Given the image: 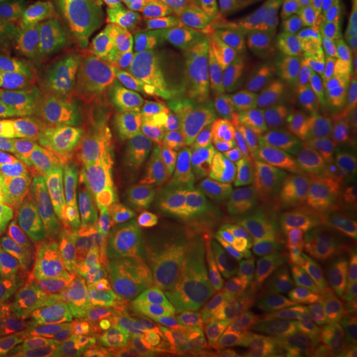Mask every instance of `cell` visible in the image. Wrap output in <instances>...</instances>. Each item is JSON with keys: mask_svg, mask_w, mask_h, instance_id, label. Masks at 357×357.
I'll return each instance as SVG.
<instances>
[{"mask_svg": "<svg viewBox=\"0 0 357 357\" xmlns=\"http://www.w3.org/2000/svg\"><path fill=\"white\" fill-rule=\"evenodd\" d=\"M318 103H342L326 28L302 8H227L151 52L115 159L128 171L183 159Z\"/></svg>", "mask_w": 357, "mask_h": 357, "instance_id": "cell-3", "label": "cell"}, {"mask_svg": "<svg viewBox=\"0 0 357 357\" xmlns=\"http://www.w3.org/2000/svg\"><path fill=\"white\" fill-rule=\"evenodd\" d=\"M123 175L107 151L84 163L0 155V321L60 333L96 218Z\"/></svg>", "mask_w": 357, "mask_h": 357, "instance_id": "cell-5", "label": "cell"}, {"mask_svg": "<svg viewBox=\"0 0 357 357\" xmlns=\"http://www.w3.org/2000/svg\"><path fill=\"white\" fill-rule=\"evenodd\" d=\"M28 4H36V0H0V13H13V8H28Z\"/></svg>", "mask_w": 357, "mask_h": 357, "instance_id": "cell-9", "label": "cell"}, {"mask_svg": "<svg viewBox=\"0 0 357 357\" xmlns=\"http://www.w3.org/2000/svg\"><path fill=\"white\" fill-rule=\"evenodd\" d=\"M100 151L103 147L52 128V123L20 112L13 100L0 96V155L28 159V163H84Z\"/></svg>", "mask_w": 357, "mask_h": 357, "instance_id": "cell-6", "label": "cell"}, {"mask_svg": "<svg viewBox=\"0 0 357 357\" xmlns=\"http://www.w3.org/2000/svg\"><path fill=\"white\" fill-rule=\"evenodd\" d=\"M0 357H131V354H115V349H103V345L72 342L64 333H44L0 321Z\"/></svg>", "mask_w": 357, "mask_h": 357, "instance_id": "cell-7", "label": "cell"}, {"mask_svg": "<svg viewBox=\"0 0 357 357\" xmlns=\"http://www.w3.org/2000/svg\"><path fill=\"white\" fill-rule=\"evenodd\" d=\"M84 286L167 357H243L234 321V139L123 167L91 230Z\"/></svg>", "mask_w": 357, "mask_h": 357, "instance_id": "cell-2", "label": "cell"}, {"mask_svg": "<svg viewBox=\"0 0 357 357\" xmlns=\"http://www.w3.org/2000/svg\"><path fill=\"white\" fill-rule=\"evenodd\" d=\"M354 357H357V354H354Z\"/></svg>", "mask_w": 357, "mask_h": 357, "instance_id": "cell-10", "label": "cell"}, {"mask_svg": "<svg viewBox=\"0 0 357 357\" xmlns=\"http://www.w3.org/2000/svg\"><path fill=\"white\" fill-rule=\"evenodd\" d=\"M357 302V128L342 103L234 139V321L243 349Z\"/></svg>", "mask_w": 357, "mask_h": 357, "instance_id": "cell-1", "label": "cell"}, {"mask_svg": "<svg viewBox=\"0 0 357 357\" xmlns=\"http://www.w3.org/2000/svg\"><path fill=\"white\" fill-rule=\"evenodd\" d=\"M326 8H330V20L349 52V60L357 64V0H326Z\"/></svg>", "mask_w": 357, "mask_h": 357, "instance_id": "cell-8", "label": "cell"}, {"mask_svg": "<svg viewBox=\"0 0 357 357\" xmlns=\"http://www.w3.org/2000/svg\"><path fill=\"white\" fill-rule=\"evenodd\" d=\"M155 48L147 0H36L0 13V96L96 143L119 131Z\"/></svg>", "mask_w": 357, "mask_h": 357, "instance_id": "cell-4", "label": "cell"}]
</instances>
